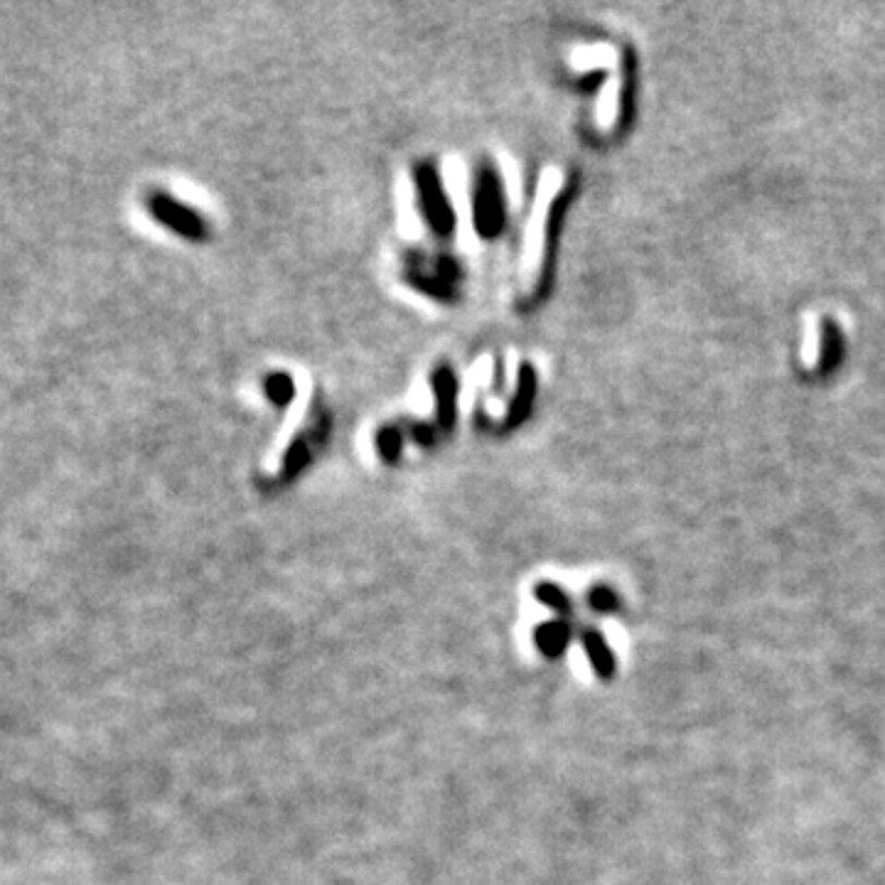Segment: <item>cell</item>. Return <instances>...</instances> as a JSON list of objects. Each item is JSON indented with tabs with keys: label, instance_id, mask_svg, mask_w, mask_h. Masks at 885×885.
Returning a JSON list of instances; mask_svg holds the SVG:
<instances>
[{
	"label": "cell",
	"instance_id": "3957f363",
	"mask_svg": "<svg viewBox=\"0 0 885 885\" xmlns=\"http://www.w3.org/2000/svg\"><path fill=\"white\" fill-rule=\"evenodd\" d=\"M571 625L566 620H548L542 622L534 632V642L538 652L548 659H559L571 642Z\"/></svg>",
	"mask_w": 885,
	"mask_h": 885
},
{
	"label": "cell",
	"instance_id": "7a4b0ae2",
	"mask_svg": "<svg viewBox=\"0 0 885 885\" xmlns=\"http://www.w3.org/2000/svg\"><path fill=\"white\" fill-rule=\"evenodd\" d=\"M561 187V175L556 170H548L544 180H542V187H538V197H536V205L532 211V219H529V229H526V254H524V266H526V274L536 276L538 271V264H542V248H544V227H546V211L548 205H551V199L556 192Z\"/></svg>",
	"mask_w": 885,
	"mask_h": 885
},
{
	"label": "cell",
	"instance_id": "6da1fadb",
	"mask_svg": "<svg viewBox=\"0 0 885 885\" xmlns=\"http://www.w3.org/2000/svg\"><path fill=\"white\" fill-rule=\"evenodd\" d=\"M146 207H148V215L162 225L170 232L180 234L182 239H192V242H199V239H205L207 234V227L197 211H192L187 205H182L180 199H175L168 192H160V190H153L148 192L146 197Z\"/></svg>",
	"mask_w": 885,
	"mask_h": 885
},
{
	"label": "cell",
	"instance_id": "52a82bcc",
	"mask_svg": "<svg viewBox=\"0 0 885 885\" xmlns=\"http://www.w3.org/2000/svg\"><path fill=\"white\" fill-rule=\"evenodd\" d=\"M589 603L593 605L595 613H603V615L615 613V608H618V601H615V595L608 589L591 591L589 593Z\"/></svg>",
	"mask_w": 885,
	"mask_h": 885
},
{
	"label": "cell",
	"instance_id": "5b68a950",
	"mask_svg": "<svg viewBox=\"0 0 885 885\" xmlns=\"http://www.w3.org/2000/svg\"><path fill=\"white\" fill-rule=\"evenodd\" d=\"M534 595H536V601L542 603V605H546L548 610H554L556 615H561V620H569V618H573V615H575L573 601L569 598V595H566V591L561 589V585H556V583H538L536 589H534Z\"/></svg>",
	"mask_w": 885,
	"mask_h": 885
},
{
	"label": "cell",
	"instance_id": "8992f818",
	"mask_svg": "<svg viewBox=\"0 0 885 885\" xmlns=\"http://www.w3.org/2000/svg\"><path fill=\"white\" fill-rule=\"evenodd\" d=\"M305 403H307V389H303L301 393H298V401L293 403L291 416H288L286 426L281 428V436H278V440H276L274 453H276V450H278V453H281V450L286 448V442H288V438H291V433H293V426H298V423H301V419H303V409H305Z\"/></svg>",
	"mask_w": 885,
	"mask_h": 885
},
{
	"label": "cell",
	"instance_id": "277c9868",
	"mask_svg": "<svg viewBox=\"0 0 885 885\" xmlns=\"http://www.w3.org/2000/svg\"><path fill=\"white\" fill-rule=\"evenodd\" d=\"M581 644H583L585 657H589L595 675H598L601 679H613L615 677V654L608 647V642H605L603 634L593 628L583 630Z\"/></svg>",
	"mask_w": 885,
	"mask_h": 885
}]
</instances>
